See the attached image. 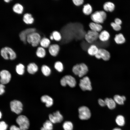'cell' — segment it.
I'll list each match as a JSON object with an SVG mask.
<instances>
[{
	"instance_id": "cell-34",
	"label": "cell",
	"mask_w": 130,
	"mask_h": 130,
	"mask_svg": "<svg viewBox=\"0 0 130 130\" xmlns=\"http://www.w3.org/2000/svg\"><path fill=\"white\" fill-rule=\"evenodd\" d=\"M54 67L57 71L59 72H62L64 69V66L62 63L60 61L56 62L54 65Z\"/></svg>"
},
{
	"instance_id": "cell-32",
	"label": "cell",
	"mask_w": 130,
	"mask_h": 130,
	"mask_svg": "<svg viewBox=\"0 0 130 130\" xmlns=\"http://www.w3.org/2000/svg\"><path fill=\"white\" fill-rule=\"evenodd\" d=\"M41 70L43 74L46 76L49 75L51 73V71L50 68L46 65H44L42 66Z\"/></svg>"
},
{
	"instance_id": "cell-20",
	"label": "cell",
	"mask_w": 130,
	"mask_h": 130,
	"mask_svg": "<svg viewBox=\"0 0 130 130\" xmlns=\"http://www.w3.org/2000/svg\"><path fill=\"white\" fill-rule=\"evenodd\" d=\"M92 8L89 3H87L83 6L82 11L83 13L86 15H91L92 13Z\"/></svg>"
},
{
	"instance_id": "cell-41",
	"label": "cell",
	"mask_w": 130,
	"mask_h": 130,
	"mask_svg": "<svg viewBox=\"0 0 130 130\" xmlns=\"http://www.w3.org/2000/svg\"><path fill=\"white\" fill-rule=\"evenodd\" d=\"M98 101L99 104L101 106L103 107L106 105L104 100L101 99H99Z\"/></svg>"
},
{
	"instance_id": "cell-5",
	"label": "cell",
	"mask_w": 130,
	"mask_h": 130,
	"mask_svg": "<svg viewBox=\"0 0 130 130\" xmlns=\"http://www.w3.org/2000/svg\"><path fill=\"white\" fill-rule=\"evenodd\" d=\"M61 85L63 86H66L67 85L71 88L75 87L76 82L75 78L72 76L66 75L63 77L60 80Z\"/></svg>"
},
{
	"instance_id": "cell-18",
	"label": "cell",
	"mask_w": 130,
	"mask_h": 130,
	"mask_svg": "<svg viewBox=\"0 0 130 130\" xmlns=\"http://www.w3.org/2000/svg\"><path fill=\"white\" fill-rule=\"evenodd\" d=\"M99 49L94 44H92L88 48L87 53L90 56H95L98 53Z\"/></svg>"
},
{
	"instance_id": "cell-19",
	"label": "cell",
	"mask_w": 130,
	"mask_h": 130,
	"mask_svg": "<svg viewBox=\"0 0 130 130\" xmlns=\"http://www.w3.org/2000/svg\"><path fill=\"white\" fill-rule=\"evenodd\" d=\"M110 37V34L108 32L103 30L99 34L98 38L101 41L105 42L107 41Z\"/></svg>"
},
{
	"instance_id": "cell-12",
	"label": "cell",
	"mask_w": 130,
	"mask_h": 130,
	"mask_svg": "<svg viewBox=\"0 0 130 130\" xmlns=\"http://www.w3.org/2000/svg\"><path fill=\"white\" fill-rule=\"evenodd\" d=\"M1 84H4L8 83L11 78V75L10 72L6 70L1 71L0 73Z\"/></svg>"
},
{
	"instance_id": "cell-39",
	"label": "cell",
	"mask_w": 130,
	"mask_h": 130,
	"mask_svg": "<svg viewBox=\"0 0 130 130\" xmlns=\"http://www.w3.org/2000/svg\"><path fill=\"white\" fill-rule=\"evenodd\" d=\"M7 125L4 121H1L0 123V130H6Z\"/></svg>"
},
{
	"instance_id": "cell-43",
	"label": "cell",
	"mask_w": 130,
	"mask_h": 130,
	"mask_svg": "<svg viewBox=\"0 0 130 130\" xmlns=\"http://www.w3.org/2000/svg\"><path fill=\"white\" fill-rule=\"evenodd\" d=\"M10 130H21L19 128L14 125H13L10 127Z\"/></svg>"
},
{
	"instance_id": "cell-16",
	"label": "cell",
	"mask_w": 130,
	"mask_h": 130,
	"mask_svg": "<svg viewBox=\"0 0 130 130\" xmlns=\"http://www.w3.org/2000/svg\"><path fill=\"white\" fill-rule=\"evenodd\" d=\"M41 100L42 102L46 103V106L48 107L51 106L53 104L52 99L47 95H45L42 96Z\"/></svg>"
},
{
	"instance_id": "cell-10",
	"label": "cell",
	"mask_w": 130,
	"mask_h": 130,
	"mask_svg": "<svg viewBox=\"0 0 130 130\" xmlns=\"http://www.w3.org/2000/svg\"><path fill=\"white\" fill-rule=\"evenodd\" d=\"M79 118L81 120H87L91 117V114L89 108L85 106L81 107L78 109Z\"/></svg>"
},
{
	"instance_id": "cell-42",
	"label": "cell",
	"mask_w": 130,
	"mask_h": 130,
	"mask_svg": "<svg viewBox=\"0 0 130 130\" xmlns=\"http://www.w3.org/2000/svg\"><path fill=\"white\" fill-rule=\"evenodd\" d=\"M114 22L117 24L121 25L122 23V21L120 19L116 18L115 19Z\"/></svg>"
},
{
	"instance_id": "cell-6",
	"label": "cell",
	"mask_w": 130,
	"mask_h": 130,
	"mask_svg": "<svg viewBox=\"0 0 130 130\" xmlns=\"http://www.w3.org/2000/svg\"><path fill=\"white\" fill-rule=\"evenodd\" d=\"M16 121L21 130H27L28 129L30 125L29 122L26 116L20 115L17 117Z\"/></svg>"
},
{
	"instance_id": "cell-28",
	"label": "cell",
	"mask_w": 130,
	"mask_h": 130,
	"mask_svg": "<svg viewBox=\"0 0 130 130\" xmlns=\"http://www.w3.org/2000/svg\"><path fill=\"white\" fill-rule=\"evenodd\" d=\"M53 129L52 123L49 120H47L44 123L43 127L41 130H52Z\"/></svg>"
},
{
	"instance_id": "cell-47",
	"label": "cell",
	"mask_w": 130,
	"mask_h": 130,
	"mask_svg": "<svg viewBox=\"0 0 130 130\" xmlns=\"http://www.w3.org/2000/svg\"><path fill=\"white\" fill-rule=\"evenodd\" d=\"M0 118H1V112H0Z\"/></svg>"
},
{
	"instance_id": "cell-7",
	"label": "cell",
	"mask_w": 130,
	"mask_h": 130,
	"mask_svg": "<svg viewBox=\"0 0 130 130\" xmlns=\"http://www.w3.org/2000/svg\"><path fill=\"white\" fill-rule=\"evenodd\" d=\"M79 85L83 91H91L92 89L91 81L89 77L87 76H84L80 80Z\"/></svg>"
},
{
	"instance_id": "cell-46",
	"label": "cell",
	"mask_w": 130,
	"mask_h": 130,
	"mask_svg": "<svg viewBox=\"0 0 130 130\" xmlns=\"http://www.w3.org/2000/svg\"><path fill=\"white\" fill-rule=\"evenodd\" d=\"M10 1V0H4V1L6 2H8L9 1Z\"/></svg>"
},
{
	"instance_id": "cell-36",
	"label": "cell",
	"mask_w": 130,
	"mask_h": 130,
	"mask_svg": "<svg viewBox=\"0 0 130 130\" xmlns=\"http://www.w3.org/2000/svg\"><path fill=\"white\" fill-rule=\"evenodd\" d=\"M64 130H72L73 125L72 123L69 121L65 122L63 125Z\"/></svg>"
},
{
	"instance_id": "cell-30",
	"label": "cell",
	"mask_w": 130,
	"mask_h": 130,
	"mask_svg": "<svg viewBox=\"0 0 130 130\" xmlns=\"http://www.w3.org/2000/svg\"><path fill=\"white\" fill-rule=\"evenodd\" d=\"M50 41L48 38L44 37L40 40V44L43 48H47L49 47L50 45Z\"/></svg>"
},
{
	"instance_id": "cell-2",
	"label": "cell",
	"mask_w": 130,
	"mask_h": 130,
	"mask_svg": "<svg viewBox=\"0 0 130 130\" xmlns=\"http://www.w3.org/2000/svg\"><path fill=\"white\" fill-rule=\"evenodd\" d=\"M105 12L103 10L96 11L91 15V18L92 22L101 24L103 23L106 18Z\"/></svg>"
},
{
	"instance_id": "cell-14",
	"label": "cell",
	"mask_w": 130,
	"mask_h": 130,
	"mask_svg": "<svg viewBox=\"0 0 130 130\" xmlns=\"http://www.w3.org/2000/svg\"><path fill=\"white\" fill-rule=\"evenodd\" d=\"M49 120L52 123H60L63 119V117L60 112L58 111L49 115Z\"/></svg>"
},
{
	"instance_id": "cell-27",
	"label": "cell",
	"mask_w": 130,
	"mask_h": 130,
	"mask_svg": "<svg viewBox=\"0 0 130 130\" xmlns=\"http://www.w3.org/2000/svg\"><path fill=\"white\" fill-rule=\"evenodd\" d=\"M114 39L115 42L118 44H123L125 41V39L124 35L121 33L116 35Z\"/></svg>"
},
{
	"instance_id": "cell-4",
	"label": "cell",
	"mask_w": 130,
	"mask_h": 130,
	"mask_svg": "<svg viewBox=\"0 0 130 130\" xmlns=\"http://www.w3.org/2000/svg\"><path fill=\"white\" fill-rule=\"evenodd\" d=\"M0 54L2 57L5 59H10L13 60L15 58V53L11 48L8 47L2 48L0 50Z\"/></svg>"
},
{
	"instance_id": "cell-11",
	"label": "cell",
	"mask_w": 130,
	"mask_h": 130,
	"mask_svg": "<svg viewBox=\"0 0 130 130\" xmlns=\"http://www.w3.org/2000/svg\"><path fill=\"white\" fill-rule=\"evenodd\" d=\"M95 57L98 59L102 58L104 60L106 61L109 59L110 55V53L107 50L101 48L99 49Z\"/></svg>"
},
{
	"instance_id": "cell-29",
	"label": "cell",
	"mask_w": 130,
	"mask_h": 130,
	"mask_svg": "<svg viewBox=\"0 0 130 130\" xmlns=\"http://www.w3.org/2000/svg\"><path fill=\"white\" fill-rule=\"evenodd\" d=\"M117 124L120 126H124L125 124V119L124 117L121 115H118L115 119Z\"/></svg>"
},
{
	"instance_id": "cell-25",
	"label": "cell",
	"mask_w": 130,
	"mask_h": 130,
	"mask_svg": "<svg viewBox=\"0 0 130 130\" xmlns=\"http://www.w3.org/2000/svg\"><path fill=\"white\" fill-rule=\"evenodd\" d=\"M113 99L116 104L120 105H123L126 99L125 97L124 96H120L119 95H115L113 97Z\"/></svg>"
},
{
	"instance_id": "cell-13",
	"label": "cell",
	"mask_w": 130,
	"mask_h": 130,
	"mask_svg": "<svg viewBox=\"0 0 130 130\" xmlns=\"http://www.w3.org/2000/svg\"><path fill=\"white\" fill-rule=\"evenodd\" d=\"M36 30L35 28H30L26 29L21 31L19 33V36L20 40L25 44L26 42L27 35L29 33L35 32Z\"/></svg>"
},
{
	"instance_id": "cell-31",
	"label": "cell",
	"mask_w": 130,
	"mask_h": 130,
	"mask_svg": "<svg viewBox=\"0 0 130 130\" xmlns=\"http://www.w3.org/2000/svg\"><path fill=\"white\" fill-rule=\"evenodd\" d=\"M36 54L38 57L43 58L45 57L46 55V52L43 48L42 47H39L37 49Z\"/></svg>"
},
{
	"instance_id": "cell-3",
	"label": "cell",
	"mask_w": 130,
	"mask_h": 130,
	"mask_svg": "<svg viewBox=\"0 0 130 130\" xmlns=\"http://www.w3.org/2000/svg\"><path fill=\"white\" fill-rule=\"evenodd\" d=\"M40 35L37 32H33L28 34L27 36L26 41L33 47L37 46L41 40Z\"/></svg>"
},
{
	"instance_id": "cell-15",
	"label": "cell",
	"mask_w": 130,
	"mask_h": 130,
	"mask_svg": "<svg viewBox=\"0 0 130 130\" xmlns=\"http://www.w3.org/2000/svg\"><path fill=\"white\" fill-rule=\"evenodd\" d=\"M60 49L59 46L57 44L50 45L48 47L49 52L50 54L53 56H56L58 54Z\"/></svg>"
},
{
	"instance_id": "cell-33",
	"label": "cell",
	"mask_w": 130,
	"mask_h": 130,
	"mask_svg": "<svg viewBox=\"0 0 130 130\" xmlns=\"http://www.w3.org/2000/svg\"><path fill=\"white\" fill-rule=\"evenodd\" d=\"M25 67L21 64H19L16 66V70L17 73L19 75H21L23 74L24 72Z\"/></svg>"
},
{
	"instance_id": "cell-22",
	"label": "cell",
	"mask_w": 130,
	"mask_h": 130,
	"mask_svg": "<svg viewBox=\"0 0 130 130\" xmlns=\"http://www.w3.org/2000/svg\"><path fill=\"white\" fill-rule=\"evenodd\" d=\"M23 20L26 24H31L33 22L34 19L31 14L26 13L23 15Z\"/></svg>"
},
{
	"instance_id": "cell-44",
	"label": "cell",
	"mask_w": 130,
	"mask_h": 130,
	"mask_svg": "<svg viewBox=\"0 0 130 130\" xmlns=\"http://www.w3.org/2000/svg\"><path fill=\"white\" fill-rule=\"evenodd\" d=\"M112 130H122L121 129L118 128H115L113 129Z\"/></svg>"
},
{
	"instance_id": "cell-26",
	"label": "cell",
	"mask_w": 130,
	"mask_h": 130,
	"mask_svg": "<svg viewBox=\"0 0 130 130\" xmlns=\"http://www.w3.org/2000/svg\"><path fill=\"white\" fill-rule=\"evenodd\" d=\"M12 9L13 11L15 13L21 14L23 12V8L21 4L19 3H16L13 6Z\"/></svg>"
},
{
	"instance_id": "cell-37",
	"label": "cell",
	"mask_w": 130,
	"mask_h": 130,
	"mask_svg": "<svg viewBox=\"0 0 130 130\" xmlns=\"http://www.w3.org/2000/svg\"><path fill=\"white\" fill-rule=\"evenodd\" d=\"M110 25L113 29L115 31H119L121 29V26L120 25L117 24L114 22L111 23Z\"/></svg>"
},
{
	"instance_id": "cell-23",
	"label": "cell",
	"mask_w": 130,
	"mask_h": 130,
	"mask_svg": "<svg viewBox=\"0 0 130 130\" xmlns=\"http://www.w3.org/2000/svg\"><path fill=\"white\" fill-rule=\"evenodd\" d=\"M103 8L105 11L112 12L114 9L115 5L113 3L111 2H107L104 4Z\"/></svg>"
},
{
	"instance_id": "cell-40",
	"label": "cell",
	"mask_w": 130,
	"mask_h": 130,
	"mask_svg": "<svg viewBox=\"0 0 130 130\" xmlns=\"http://www.w3.org/2000/svg\"><path fill=\"white\" fill-rule=\"evenodd\" d=\"M5 86L4 84H0V95H2L3 94L5 91L4 89Z\"/></svg>"
},
{
	"instance_id": "cell-8",
	"label": "cell",
	"mask_w": 130,
	"mask_h": 130,
	"mask_svg": "<svg viewBox=\"0 0 130 130\" xmlns=\"http://www.w3.org/2000/svg\"><path fill=\"white\" fill-rule=\"evenodd\" d=\"M99 34L98 32L89 30L85 35V40L88 43L92 44L98 38Z\"/></svg>"
},
{
	"instance_id": "cell-1",
	"label": "cell",
	"mask_w": 130,
	"mask_h": 130,
	"mask_svg": "<svg viewBox=\"0 0 130 130\" xmlns=\"http://www.w3.org/2000/svg\"><path fill=\"white\" fill-rule=\"evenodd\" d=\"M72 70L75 75L80 77H83L87 73L88 69L87 66L85 64L81 63L73 66Z\"/></svg>"
},
{
	"instance_id": "cell-9",
	"label": "cell",
	"mask_w": 130,
	"mask_h": 130,
	"mask_svg": "<svg viewBox=\"0 0 130 130\" xmlns=\"http://www.w3.org/2000/svg\"><path fill=\"white\" fill-rule=\"evenodd\" d=\"M10 107L11 111L17 114H20L22 110V104L17 100H14L10 102Z\"/></svg>"
},
{
	"instance_id": "cell-38",
	"label": "cell",
	"mask_w": 130,
	"mask_h": 130,
	"mask_svg": "<svg viewBox=\"0 0 130 130\" xmlns=\"http://www.w3.org/2000/svg\"><path fill=\"white\" fill-rule=\"evenodd\" d=\"M73 4L76 6H79L82 5L84 2L83 0H72Z\"/></svg>"
},
{
	"instance_id": "cell-24",
	"label": "cell",
	"mask_w": 130,
	"mask_h": 130,
	"mask_svg": "<svg viewBox=\"0 0 130 130\" xmlns=\"http://www.w3.org/2000/svg\"><path fill=\"white\" fill-rule=\"evenodd\" d=\"M27 70L29 73L33 74L38 71V67L37 65L35 63H31L28 65Z\"/></svg>"
},
{
	"instance_id": "cell-45",
	"label": "cell",
	"mask_w": 130,
	"mask_h": 130,
	"mask_svg": "<svg viewBox=\"0 0 130 130\" xmlns=\"http://www.w3.org/2000/svg\"><path fill=\"white\" fill-rule=\"evenodd\" d=\"M50 39L51 40H53L54 39V38L52 35L51 34L50 37Z\"/></svg>"
},
{
	"instance_id": "cell-35",
	"label": "cell",
	"mask_w": 130,
	"mask_h": 130,
	"mask_svg": "<svg viewBox=\"0 0 130 130\" xmlns=\"http://www.w3.org/2000/svg\"><path fill=\"white\" fill-rule=\"evenodd\" d=\"M53 37L55 41H58L62 39V37L60 32L56 31H53L52 34Z\"/></svg>"
},
{
	"instance_id": "cell-17",
	"label": "cell",
	"mask_w": 130,
	"mask_h": 130,
	"mask_svg": "<svg viewBox=\"0 0 130 130\" xmlns=\"http://www.w3.org/2000/svg\"><path fill=\"white\" fill-rule=\"evenodd\" d=\"M89 26L91 30L98 33L101 31L103 28L100 24L93 22H90Z\"/></svg>"
},
{
	"instance_id": "cell-21",
	"label": "cell",
	"mask_w": 130,
	"mask_h": 130,
	"mask_svg": "<svg viewBox=\"0 0 130 130\" xmlns=\"http://www.w3.org/2000/svg\"><path fill=\"white\" fill-rule=\"evenodd\" d=\"M104 101L106 105L109 109L112 110L115 108L116 103L113 99L107 98L105 99Z\"/></svg>"
}]
</instances>
